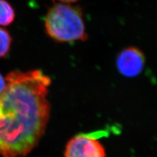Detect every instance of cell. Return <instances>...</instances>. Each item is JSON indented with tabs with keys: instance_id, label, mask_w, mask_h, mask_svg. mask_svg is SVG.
I'll use <instances>...</instances> for the list:
<instances>
[{
	"instance_id": "6da1fadb",
	"label": "cell",
	"mask_w": 157,
	"mask_h": 157,
	"mask_svg": "<svg viewBox=\"0 0 157 157\" xmlns=\"http://www.w3.org/2000/svg\"><path fill=\"white\" fill-rule=\"evenodd\" d=\"M0 94V155L24 156L39 143L50 117L51 83L41 70L13 71Z\"/></svg>"
},
{
	"instance_id": "7a4b0ae2",
	"label": "cell",
	"mask_w": 157,
	"mask_h": 157,
	"mask_svg": "<svg viewBox=\"0 0 157 157\" xmlns=\"http://www.w3.org/2000/svg\"><path fill=\"white\" fill-rule=\"evenodd\" d=\"M45 26L48 35L58 42L84 41L88 38L81 10L69 4L57 3L49 9Z\"/></svg>"
},
{
	"instance_id": "3957f363",
	"label": "cell",
	"mask_w": 157,
	"mask_h": 157,
	"mask_svg": "<svg viewBox=\"0 0 157 157\" xmlns=\"http://www.w3.org/2000/svg\"><path fill=\"white\" fill-rule=\"evenodd\" d=\"M100 133L78 134L69 141L64 157H106L104 146L99 140Z\"/></svg>"
},
{
	"instance_id": "277c9868",
	"label": "cell",
	"mask_w": 157,
	"mask_h": 157,
	"mask_svg": "<svg viewBox=\"0 0 157 157\" xmlns=\"http://www.w3.org/2000/svg\"><path fill=\"white\" fill-rule=\"evenodd\" d=\"M145 64V56L139 48L128 47L122 50L116 59L117 70L128 78L138 76L143 71Z\"/></svg>"
},
{
	"instance_id": "5b68a950",
	"label": "cell",
	"mask_w": 157,
	"mask_h": 157,
	"mask_svg": "<svg viewBox=\"0 0 157 157\" xmlns=\"http://www.w3.org/2000/svg\"><path fill=\"white\" fill-rule=\"evenodd\" d=\"M14 18L15 13L11 5L6 0H0V26L10 25Z\"/></svg>"
},
{
	"instance_id": "8992f818",
	"label": "cell",
	"mask_w": 157,
	"mask_h": 157,
	"mask_svg": "<svg viewBox=\"0 0 157 157\" xmlns=\"http://www.w3.org/2000/svg\"><path fill=\"white\" fill-rule=\"evenodd\" d=\"M12 37L7 29L0 28V58L6 56L11 48Z\"/></svg>"
},
{
	"instance_id": "52a82bcc",
	"label": "cell",
	"mask_w": 157,
	"mask_h": 157,
	"mask_svg": "<svg viewBox=\"0 0 157 157\" xmlns=\"http://www.w3.org/2000/svg\"><path fill=\"white\" fill-rule=\"evenodd\" d=\"M7 82L6 80L5 79L2 75L0 73V94L4 90L5 88L6 87Z\"/></svg>"
},
{
	"instance_id": "ba28073f",
	"label": "cell",
	"mask_w": 157,
	"mask_h": 157,
	"mask_svg": "<svg viewBox=\"0 0 157 157\" xmlns=\"http://www.w3.org/2000/svg\"><path fill=\"white\" fill-rule=\"evenodd\" d=\"M58 1L65 3H75L78 1V0H58Z\"/></svg>"
}]
</instances>
